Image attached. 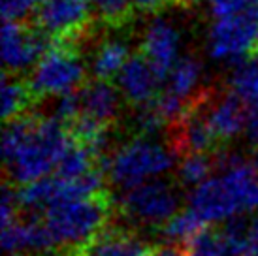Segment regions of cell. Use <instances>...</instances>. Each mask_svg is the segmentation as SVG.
<instances>
[{
    "label": "cell",
    "mask_w": 258,
    "mask_h": 256,
    "mask_svg": "<svg viewBox=\"0 0 258 256\" xmlns=\"http://www.w3.org/2000/svg\"><path fill=\"white\" fill-rule=\"evenodd\" d=\"M252 2L254 0H209V12L215 19H222L243 12Z\"/></svg>",
    "instance_id": "29"
},
{
    "label": "cell",
    "mask_w": 258,
    "mask_h": 256,
    "mask_svg": "<svg viewBox=\"0 0 258 256\" xmlns=\"http://www.w3.org/2000/svg\"><path fill=\"white\" fill-rule=\"evenodd\" d=\"M188 209L200 217L206 224L228 222L234 217H239L228 190L224 188L219 175H211L208 181L190 190Z\"/></svg>",
    "instance_id": "13"
},
{
    "label": "cell",
    "mask_w": 258,
    "mask_h": 256,
    "mask_svg": "<svg viewBox=\"0 0 258 256\" xmlns=\"http://www.w3.org/2000/svg\"><path fill=\"white\" fill-rule=\"evenodd\" d=\"M206 230V222L202 221L192 209H185L179 211L173 219L166 222L162 226V235H164L170 245H177V247H185L186 243H190Z\"/></svg>",
    "instance_id": "23"
},
{
    "label": "cell",
    "mask_w": 258,
    "mask_h": 256,
    "mask_svg": "<svg viewBox=\"0 0 258 256\" xmlns=\"http://www.w3.org/2000/svg\"><path fill=\"white\" fill-rule=\"evenodd\" d=\"M181 145L186 153H198V155H208L219 145L215 136L211 132L206 115L202 109L192 107L190 111L181 119Z\"/></svg>",
    "instance_id": "17"
},
{
    "label": "cell",
    "mask_w": 258,
    "mask_h": 256,
    "mask_svg": "<svg viewBox=\"0 0 258 256\" xmlns=\"http://www.w3.org/2000/svg\"><path fill=\"white\" fill-rule=\"evenodd\" d=\"M202 78H204V64L196 57H183L172 70L170 78L166 79L164 91L186 104V100L198 91Z\"/></svg>",
    "instance_id": "20"
},
{
    "label": "cell",
    "mask_w": 258,
    "mask_h": 256,
    "mask_svg": "<svg viewBox=\"0 0 258 256\" xmlns=\"http://www.w3.org/2000/svg\"><path fill=\"white\" fill-rule=\"evenodd\" d=\"M254 149H256L254 151V164H256V168H258V145L254 147Z\"/></svg>",
    "instance_id": "32"
},
{
    "label": "cell",
    "mask_w": 258,
    "mask_h": 256,
    "mask_svg": "<svg viewBox=\"0 0 258 256\" xmlns=\"http://www.w3.org/2000/svg\"><path fill=\"white\" fill-rule=\"evenodd\" d=\"M134 122H136V132L140 134L138 138H149V140H155V136H158V132L166 124L162 115L158 113L155 102H151L144 107H138Z\"/></svg>",
    "instance_id": "26"
},
{
    "label": "cell",
    "mask_w": 258,
    "mask_h": 256,
    "mask_svg": "<svg viewBox=\"0 0 258 256\" xmlns=\"http://www.w3.org/2000/svg\"><path fill=\"white\" fill-rule=\"evenodd\" d=\"M245 256H258V213L251 221V230L245 245Z\"/></svg>",
    "instance_id": "30"
},
{
    "label": "cell",
    "mask_w": 258,
    "mask_h": 256,
    "mask_svg": "<svg viewBox=\"0 0 258 256\" xmlns=\"http://www.w3.org/2000/svg\"><path fill=\"white\" fill-rule=\"evenodd\" d=\"M219 177L230 198L236 206L237 213L243 215L258 209V168L245 157L236 153H224L219 162Z\"/></svg>",
    "instance_id": "9"
},
{
    "label": "cell",
    "mask_w": 258,
    "mask_h": 256,
    "mask_svg": "<svg viewBox=\"0 0 258 256\" xmlns=\"http://www.w3.org/2000/svg\"><path fill=\"white\" fill-rule=\"evenodd\" d=\"M94 170H98L96 168V155L91 149H87L85 145H81L74 140L72 145L64 153V157L60 158L53 175H58L66 181H79Z\"/></svg>",
    "instance_id": "22"
},
{
    "label": "cell",
    "mask_w": 258,
    "mask_h": 256,
    "mask_svg": "<svg viewBox=\"0 0 258 256\" xmlns=\"http://www.w3.org/2000/svg\"><path fill=\"white\" fill-rule=\"evenodd\" d=\"M132 57L128 49V43L122 40H106L100 43V47L96 49L91 62V72L94 79L100 81H109L119 76V72L124 68V64L128 62Z\"/></svg>",
    "instance_id": "19"
},
{
    "label": "cell",
    "mask_w": 258,
    "mask_h": 256,
    "mask_svg": "<svg viewBox=\"0 0 258 256\" xmlns=\"http://www.w3.org/2000/svg\"><path fill=\"white\" fill-rule=\"evenodd\" d=\"M183 36L179 27L164 15L153 17L142 36V55L153 66L162 83L170 78L181 58Z\"/></svg>",
    "instance_id": "7"
},
{
    "label": "cell",
    "mask_w": 258,
    "mask_h": 256,
    "mask_svg": "<svg viewBox=\"0 0 258 256\" xmlns=\"http://www.w3.org/2000/svg\"><path fill=\"white\" fill-rule=\"evenodd\" d=\"M204 115L219 143L232 142L234 138L245 134L249 111L234 93H226L215 98Z\"/></svg>",
    "instance_id": "14"
},
{
    "label": "cell",
    "mask_w": 258,
    "mask_h": 256,
    "mask_svg": "<svg viewBox=\"0 0 258 256\" xmlns=\"http://www.w3.org/2000/svg\"><path fill=\"white\" fill-rule=\"evenodd\" d=\"M173 166L175 151L168 145L149 138H134L104 158L102 171L109 183L128 190L142 183L160 179Z\"/></svg>",
    "instance_id": "3"
},
{
    "label": "cell",
    "mask_w": 258,
    "mask_h": 256,
    "mask_svg": "<svg viewBox=\"0 0 258 256\" xmlns=\"http://www.w3.org/2000/svg\"><path fill=\"white\" fill-rule=\"evenodd\" d=\"M72 142L74 138L68 134L66 124L53 115H21L8 121L2 134V155L8 177L21 186L49 177Z\"/></svg>",
    "instance_id": "1"
},
{
    "label": "cell",
    "mask_w": 258,
    "mask_h": 256,
    "mask_svg": "<svg viewBox=\"0 0 258 256\" xmlns=\"http://www.w3.org/2000/svg\"><path fill=\"white\" fill-rule=\"evenodd\" d=\"M6 256H25V254H17V252H14V254H6Z\"/></svg>",
    "instance_id": "34"
},
{
    "label": "cell",
    "mask_w": 258,
    "mask_h": 256,
    "mask_svg": "<svg viewBox=\"0 0 258 256\" xmlns=\"http://www.w3.org/2000/svg\"><path fill=\"white\" fill-rule=\"evenodd\" d=\"M179 192L170 181L153 179L122 190L119 209L142 224H166L179 213Z\"/></svg>",
    "instance_id": "6"
},
{
    "label": "cell",
    "mask_w": 258,
    "mask_h": 256,
    "mask_svg": "<svg viewBox=\"0 0 258 256\" xmlns=\"http://www.w3.org/2000/svg\"><path fill=\"white\" fill-rule=\"evenodd\" d=\"M115 85L126 102L136 107H144L157 100L162 81L147 62V58L140 53L128 58V62L115 78Z\"/></svg>",
    "instance_id": "11"
},
{
    "label": "cell",
    "mask_w": 258,
    "mask_h": 256,
    "mask_svg": "<svg viewBox=\"0 0 258 256\" xmlns=\"http://www.w3.org/2000/svg\"><path fill=\"white\" fill-rule=\"evenodd\" d=\"M87 0H43L36 14V27L49 38L76 34L89 21Z\"/></svg>",
    "instance_id": "10"
},
{
    "label": "cell",
    "mask_w": 258,
    "mask_h": 256,
    "mask_svg": "<svg viewBox=\"0 0 258 256\" xmlns=\"http://www.w3.org/2000/svg\"><path fill=\"white\" fill-rule=\"evenodd\" d=\"M121 107V93L119 89L109 83L94 79L91 83H85L79 91V117L89 119L100 126H106L119 113Z\"/></svg>",
    "instance_id": "15"
},
{
    "label": "cell",
    "mask_w": 258,
    "mask_h": 256,
    "mask_svg": "<svg viewBox=\"0 0 258 256\" xmlns=\"http://www.w3.org/2000/svg\"><path fill=\"white\" fill-rule=\"evenodd\" d=\"M258 51V0L243 12L215 19L209 27L208 55L215 62L239 64Z\"/></svg>",
    "instance_id": "4"
},
{
    "label": "cell",
    "mask_w": 258,
    "mask_h": 256,
    "mask_svg": "<svg viewBox=\"0 0 258 256\" xmlns=\"http://www.w3.org/2000/svg\"><path fill=\"white\" fill-rule=\"evenodd\" d=\"M43 0H2V17L4 21L23 23L32 14H38Z\"/></svg>",
    "instance_id": "28"
},
{
    "label": "cell",
    "mask_w": 258,
    "mask_h": 256,
    "mask_svg": "<svg viewBox=\"0 0 258 256\" xmlns=\"http://www.w3.org/2000/svg\"><path fill=\"white\" fill-rule=\"evenodd\" d=\"M85 81V64L76 51L60 45H51L32 68L29 91L34 96H62L76 93Z\"/></svg>",
    "instance_id": "5"
},
{
    "label": "cell",
    "mask_w": 258,
    "mask_h": 256,
    "mask_svg": "<svg viewBox=\"0 0 258 256\" xmlns=\"http://www.w3.org/2000/svg\"><path fill=\"white\" fill-rule=\"evenodd\" d=\"M49 36L30 30L23 23L4 21L2 27V60L6 74H21L34 68L38 60L51 49Z\"/></svg>",
    "instance_id": "8"
},
{
    "label": "cell",
    "mask_w": 258,
    "mask_h": 256,
    "mask_svg": "<svg viewBox=\"0 0 258 256\" xmlns=\"http://www.w3.org/2000/svg\"><path fill=\"white\" fill-rule=\"evenodd\" d=\"M185 256H243L241 249L230 239L226 232L219 228H206L200 235L183 247Z\"/></svg>",
    "instance_id": "21"
},
{
    "label": "cell",
    "mask_w": 258,
    "mask_h": 256,
    "mask_svg": "<svg viewBox=\"0 0 258 256\" xmlns=\"http://www.w3.org/2000/svg\"><path fill=\"white\" fill-rule=\"evenodd\" d=\"M91 12L100 15L102 19L111 23H119L130 12V0H87Z\"/></svg>",
    "instance_id": "27"
},
{
    "label": "cell",
    "mask_w": 258,
    "mask_h": 256,
    "mask_svg": "<svg viewBox=\"0 0 258 256\" xmlns=\"http://www.w3.org/2000/svg\"><path fill=\"white\" fill-rule=\"evenodd\" d=\"M160 2H162V6H164V4H168V2H172V0H160Z\"/></svg>",
    "instance_id": "33"
},
{
    "label": "cell",
    "mask_w": 258,
    "mask_h": 256,
    "mask_svg": "<svg viewBox=\"0 0 258 256\" xmlns=\"http://www.w3.org/2000/svg\"><path fill=\"white\" fill-rule=\"evenodd\" d=\"M153 247L132 232L109 228L70 256H153Z\"/></svg>",
    "instance_id": "16"
},
{
    "label": "cell",
    "mask_w": 258,
    "mask_h": 256,
    "mask_svg": "<svg viewBox=\"0 0 258 256\" xmlns=\"http://www.w3.org/2000/svg\"><path fill=\"white\" fill-rule=\"evenodd\" d=\"M213 160L208 155H198V153H186L177 164V177L183 186L196 188L204 181L211 177L213 171Z\"/></svg>",
    "instance_id": "25"
},
{
    "label": "cell",
    "mask_w": 258,
    "mask_h": 256,
    "mask_svg": "<svg viewBox=\"0 0 258 256\" xmlns=\"http://www.w3.org/2000/svg\"><path fill=\"white\" fill-rule=\"evenodd\" d=\"M109 211L111 206L108 196L98 194L60 200L47 207L40 217L45 222L55 245L66 247L74 252L104 232Z\"/></svg>",
    "instance_id": "2"
},
{
    "label": "cell",
    "mask_w": 258,
    "mask_h": 256,
    "mask_svg": "<svg viewBox=\"0 0 258 256\" xmlns=\"http://www.w3.org/2000/svg\"><path fill=\"white\" fill-rule=\"evenodd\" d=\"M230 93L241 100L251 115H258V55L234 66L228 78Z\"/></svg>",
    "instance_id": "18"
},
{
    "label": "cell",
    "mask_w": 258,
    "mask_h": 256,
    "mask_svg": "<svg viewBox=\"0 0 258 256\" xmlns=\"http://www.w3.org/2000/svg\"><path fill=\"white\" fill-rule=\"evenodd\" d=\"M2 247L6 254L21 252H49L57 245L51 237L49 230L40 215L30 213V217H19L8 226H2Z\"/></svg>",
    "instance_id": "12"
},
{
    "label": "cell",
    "mask_w": 258,
    "mask_h": 256,
    "mask_svg": "<svg viewBox=\"0 0 258 256\" xmlns=\"http://www.w3.org/2000/svg\"><path fill=\"white\" fill-rule=\"evenodd\" d=\"M153 256H185V254H183L181 247L166 243V245H158V247H155Z\"/></svg>",
    "instance_id": "31"
},
{
    "label": "cell",
    "mask_w": 258,
    "mask_h": 256,
    "mask_svg": "<svg viewBox=\"0 0 258 256\" xmlns=\"http://www.w3.org/2000/svg\"><path fill=\"white\" fill-rule=\"evenodd\" d=\"M30 91L27 83H21L17 79H12L4 74L2 79V117L4 121H14L21 117L25 107L29 106Z\"/></svg>",
    "instance_id": "24"
}]
</instances>
